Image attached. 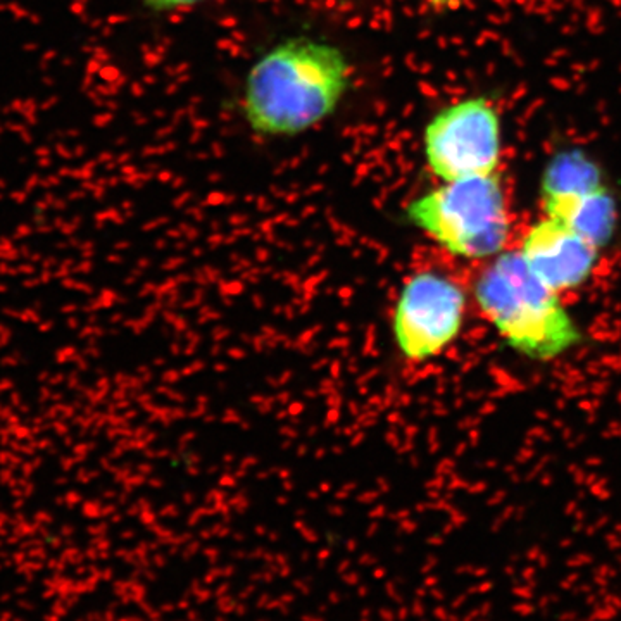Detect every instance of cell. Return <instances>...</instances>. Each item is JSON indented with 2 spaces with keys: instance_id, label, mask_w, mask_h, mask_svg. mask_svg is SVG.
<instances>
[{
  "instance_id": "1",
  "label": "cell",
  "mask_w": 621,
  "mask_h": 621,
  "mask_svg": "<svg viewBox=\"0 0 621 621\" xmlns=\"http://www.w3.org/2000/svg\"><path fill=\"white\" fill-rule=\"evenodd\" d=\"M350 62L340 47L293 36L254 62L244 85L242 112L261 136H295L318 126L350 87Z\"/></svg>"
},
{
  "instance_id": "2",
  "label": "cell",
  "mask_w": 621,
  "mask_h": 621,
  "mask_svg": "<svg viewBox=\"0 0 621 621\" xmlns=\"http://www.w3.org/2000/svg\"><path fill=\"white\" fill-rule=\"evenodd\" d=\"M475 302L504 340L526 357L547 361L582 340L558 293L528 269L519 251L497 254L483 268L475 283Z\"/></svg>"
},
{
  "instance_id": "3",
  "label": "cell",
  "mask_w": 621,
  "mask_h": 621,
  "mask_svg": "<svg viewBox=\"0 0 621 621\" xmlns=\"http://www.w3.org/2000/svg\"><path fill=\"white\" fill-rule=\"evenodd\" d=\"M409 221L450 256L487 259L502 252L511 219L497 173L452 181L416 197L406 209Z\"/></svg>"
},
{
  "instance_id": "4",
  "label": "cell",
  "mask_w": 621,
  "mask_h": 621,
  "mask_svg": "<svg viewBox=\"0 0 621 621\" xmlns=\"http://www.w3.org/2000/svg\"><path fill=\"white\" fill-rule=\"evenodd\" d=\"M423 154L440 181L497 173L502 156L497 107L485 97H473L440 109L423 131Z\"/></svg>"
},
{
  "instance_id": "5",
  "label": "cell",
  "mask_w": 621,
  "mask_h": 621,
  "mask_svg": "<svg viewBox=\"0 0 621 621\" xmlns=\"http://www.w3.org/2000/svg\"><path fill=\"white\" fill-rule=\"evenodd\" d=\"M466 292L437 269L414 271L402 285L394 309V337L402 356L421 362L442 354L461 332Z\"/></svg>"
},
{
  "instance_id": "6",
  "label": "cell",
  "mask_w": 621,
  "mask_h": 621,
  "mask_svg": "<svg viewBox=\"0 0 621 621\" xmlns=\"http://www.w3.org/2000/svg\"><path fill=\"white\" fill-rule=\"evenodd\" d=\"M519 254L528 269L556 293L582 287L599 259L592 242L551 216L528 228Z\"/></svg>"
},
{
  "instance_id": "7",
  "label": "cell",
  "mask_w": 621,
  "mask_h": 621,
  "mask_svg": "<svg viewBox=\"0 0 621 621\" xmlns=\"http://www.w3.org/2000/svg\"><path fill=\"white\" fill-rule=\"evenodd\" d=\"M546 216L561 221L602 249L614 235L618 223L616 200L606 185L588 192L542 197Z\"/></svg>"
},
{
  "instance_id": "8",
  "label": "cell",
  "mask_w": 621,
  "mask_h": 621,
  "mask_svg": "<svg viewBox=\"0 0 621 621\" xmlns=\"http://www.w3.org/2000/svg\"><path fill=\"white\" fill-rule=\"evenodd\" d=\"M602 185V175L594 161L582 152H564L547 166L540 190L542 197H551L588 192Z\"/></svg>"
},
{
  "instance_id": "9",
  "label": "cell",
  "mask_w": 621,
  "mask_h": 621,
  "mask_svg": "<svg viewBox=\"0 0 621 621\" xmlns=\"http://www.w3.org/2000/svg\"><path fill=\"white\" fill-rule=\"evenodd\" d=\"M207 0H142L145 7L156 12H171L180 9H188V7L199 6Z\"/></svg>"
},
{
  "instance_id": "10",
  "label": "cell",
  "mask_w": 621,
  "mask_h": 621,
  "mask_svg": "<svg viewBox=\"0 0 621 621\" xmlns=\"http://www.w3.org/2000/svg\"><path fill=\"white\" fill-rule=\"evenodd\" d=\"M462 0H426V4H430L435 9H452V7L459 6Z\"/></svg>"
}]
</instances>
